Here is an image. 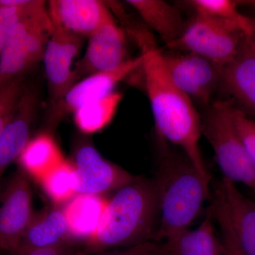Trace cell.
Listing matches in <instances>:
<instances>
[{
	"mask_svg": "<svg viewBox=\"0 0 255 255\" xmlns=\"http://www.w3.org/2000/svg\"><path fill=\"white\" fill-rule=\"evenodd\" d=\"M162 59L169 76L191 100L208 107L220 88L221 67L195 53H163Z\"/></svg>",
	"mask_w": 255,
	"mask_h": 255,
	"instance_id": "52a82bcc",
	"label": "cell"
},
{
	"mask_svg": "<svg viewBox=\"0 0 255 255\" xmlns=\"http://www.w3.org/2000/svg\"><path fill=\"white\" fill-rule=\"evenodd\" d=\"M108 199L103 196L77 194L63 209L69 241L88 243L97 233Z\"/></svg>",
	"mask_w": 255,
	"mask_h": 255,
	"instance_id": "e0dca14e",
	"label": "cell"
},
{
	"mask_svg": "<svg viewBox=\"0 0 255 255\" xmlns=\"http://www.w3.org/2000/svg\"><path fill=\"white\" fill-rule=\"evenodd\" d=\"M158 255H223L210 207L199 227L184 230L158 243Z\"/></svg>",
	"mask_w": 255,
	"mask_h": 255,
	"instance_id": "2e32d148",
	"label": "cell"
},
{
	"mask_svg": "<svg viewBox=\"0 0 255 255\" xmlns=\"http://www.w3.org/2000/svg\"><path fill=\"white\" fill-rule=\"evenodd\" d=\"M246 37L235 25L194 15L169 48L195 53L222 67L234 59Z\"/></svg>",
	"mask_w": 255,
	"mask_h": 255,
	"instance_id": "8992f818",
	"label": "cell"
},
{
	"mask_svg": "<svg viewBox=\"0 0 255 255\" xmlns=\"http://www.w3.org/2000/svg\"><path fill=\"white\" fill-rule=\"evenodd\" d=\"M67 241H70L63 209L51 208L33 216L15 254L49 248Z\"/></svg>",
	"mask_w": 255,
	"mask_h": 255,
	"instance_id": "ffe728a7",
	"label": "cell"
},
{
	"mask_svg": "<svg viewBox=\"0 0 255 255\" xmlns=\"http://www.w3.org/2000/svg\"><path fill=\"white\" fill-rule=\"evenodd\" d=\"M159 218L155 179L137 177L108 199L100 226L85 249L96 254L154 241Z\"/></svg>",
	"mask_w": 255,
	"mask_h": 255,
	"instance_id": "7a4b0ae2",
	"label": "cell"
},
{
	"mask_svg": "<svg viewBox=\"0 0 255 255\" xmlns=\"http://www.w3.org/2000/svg\"><path fill=\"white\" fill-rule=\"evenodd\" d=\"M39 184L47 197L57 206L66 204L78 194V172L73 163L66 159Z\"/></svg>",
	"mask_w": 255,
	"mask_h": 255,
	"instance_id": "cb8c5ba5",
	"label": "cell"
},
{
	"mask_svg": "<svg viewBox=\"0 0 255 255\" xmlns=\"http://www.w3.org/2000/svg\"><path fill=\"white\" fill-rule=\"evenodd\" d=\"M46 2L31 0L0 54V84L21 78L40 60L53 24Z\"/></svg>",
	"mask_w": 255,
	"mask_h": 255,
	"instance_id": "277c9868",
	"label": "cell"
},
{
	"mask_svg": "<svg viewBox=\"0 0 255 255\" xmlns=\"http://www.w3.org/2000/svg\"><path fill=\"white\" fill-rule=\"evenodd\" d=\"M88 252L86 249H76L70 255H89Z\"/></svg>",
	"mask_w": 255,
	"mask_h": 255,
	"instance_id": "d6a6232c",
	"label": "cell"
},
{
	"mask_svg": "<svg viewBox=\"0 0 255 255\" xmlns=\"http://www.w3.org/2000/svg\"><path fill=\"white\" fill-rule=\"evenodd\" d=\"M76 249L73 242L67 241L49 248L23 252L14 255H70Z\"/></svg>",
	"mask_w": 255,
	"mask_h": 255,
	"instance_id": "f546056e",
	"label": "cell"
},
{
	"mask_svg": "<svg viewBox=\"0 0 255 255\" xmlns=\"http://www.w3.org/2000/svg\"><path fill=\"white\" fill-rule=\"evenodd\" d=\"M128 59L125 32L108 6L98 27L88 37L85 55L74 68L77 80L78 82L92 74L114 70Z\"/></svg>",
	"mask_w": 255,
	"mask_h": 255,
	"instance_id": "ba28073f",
	"label": "cell"
},
{
	"mask_svg": "<svg viewBox=\"0 0 255 255\" xmlns=\"http://www.w3.org/2000/svg\"><path fill=\"white\" fill-rule=\"evenodd\" d=\"M231 110L226 100L211 104L202 118V135L214 150L223 178L245 184L255 194V164L238 135Z\"/></svg>",
	"mask_w": 255,
	"mask_h": 255,
	"instance_id": "5b68a950",
	"label": "cell"
},
{
	"mask_svg": "<svg viewBox=\"0 0 255 255\" xmlns=\"http://www.w3.org/2000/svg\"><path fill=\"white\" fill-rule=\"evenodd\" d=\"M214 221L219 225L221 231V246L223 255H248L238 241L237 236L228 216L227 208L222 191L219 185L214 189L212 203L210 206Z\"/></svg>",
	"mask_w": 255,
	"mask_h": 255,
	"instance_id": "d4e9b609",
	"label": "cell"
},
{
	"mask_svg": "<svg viewBox=\"0 0 255 255\" xmlns=\"http://www.w3.org/2000/svg\"><path fill=\"white\" fill-rule=\"evenodd\" d=\"M158 162L154 179L159 218L154 242L160 243L189 229L209 196L206 182L183 152L157 137Z\"/></svg>",
	"mask_w": 255,
	"mask_h": 255,
	"instance_id": "3957f363",
	"label": "cell"
},
{
	"mask_svg": "<svg viewBox=\"0 0 255 255\" xmlns=\"http://www.w3.org/2000/svg\"><path fill=\"white\" fill-rule=\"evenodd\" d=\"M95 255H158V243L146 242L130 248L102 252Z\"/></svg>",
	"mask_w": 255,
	"mask_h": 255,
	"instance_id": "f1b7e54d",
	"label": "cell"
},
{
	"mask_svg": "<svg viewBox=\"0 0 255 255\" xmlns=\"http://www.w3.org/2000/svg\"><path fill=\"white\" fill-rule=\"evenodd\" d=\"M126 3L136 11L146 26L155 32L169 48L182 36L187 22L173 5L163 0H127Z\"/></svg>",
	"mask_w": 255,
	"mask_h": 255,
	"instance_id": "ac0fdd59",
	"label": "cell"
},
{
	"mask_svg": "<svg viewBox=\"0 0 255 255\" xmlns=\"http://www.w3.org/2000/svg\"><path fill=\"white\" fill-rule=\"evenodd\" d=\"M219 185L242 248L247 255H255V201L245 196L234 182L224 178Z\"/></svg>",
	"mask_w": 255,
	"mask_h": 255,
	"instance_id": "d6986e66",
	"label": "cell"
},
{
	"mask_svg": "<svg viewBox=\"0 0 255 255\" xmlns=\"http://www.w3.org/2000/svg\"><path fill=\"white\" fill-rule=\"evenodd\" d=\"M231 103V102H230ZM232 106V105H231ZM232 118L238 135L255 164V122L232 106Z\"/></svg>",
	"mask_w": 255,
	"mask_h": 255,
	"instance_id": "83f0119b",
	"label": "cell"
},
{
	"mask_svg": "<svg viewBox=\"0 0 255 255\" xmlns=\"http://www.w3.org/2000/svg\"><path fill=\"white\" fill-rule=\"evenodd\" d=\"M31 0H18L16 4L0 2V54L10 33L21 18Z\"/></svg>",
	"mask_w": 255,
	"mask_h": 255,
	"instance_id": "4316f807",
	"label": "cell"
},
{
	"mask_svg": "<svg viewBox=\"0 0 255 255\" xmlns=\"http://www.w3.org/2000/svg\"><path fill=\"white\" fill-rule=\"evenodd\" d=\"M38 107L36 92L24 88L0 137V179L29 141Z\"/></svg>",
	"mask_w": 255,
	"mask_h": 255,
	"instance_id": "5bb4252c",
	"label": "cell"
},
{
	"mask_svg": "<svg viewBox=\"0 0 255 255\" xmlns=\"http://www.w3.org/2000/svg\"><path fill=\"white\" fill-rule=\"evenodd\" d=\"M122 98L121 92L114 91L75 111L74 122L79 130L82 133L93 134L105 128L113 120Z\"/></svg>",
	"mask_w": 255,
	"mask_h": 255,
	"instance_id": "7402d4cb",
	"label": "cell"
},
{
	"mask_svg": "<svg viewBox=\"0 0 255 255\" xmlns=\"http://www.w3.org/2000/svg\"><path fill=\"white\" fill-rule=\"evenodd\" d=\"M107 9L108 5L99 0H52L48 5L53 23L87 38L98 27Z\"/></svg>",
	"mask_w": 255,
	"mask_h": 255,
	"instance_id": "9a60e30c",
	"label": "cell"
},
{
	"mask_svg": "<svg viewBox=\"0 0 255 255\" xmlns=\"http://www.w3.org/2000/svg\"><path fill=\"white\" fill-rule=\"evenodd\" d=\"M239 6H245L251 11V15H248L251 18H255V0L251 1H238Z\"/></svg>",
	"mask_w": 255,
	"mask_h": 255,
	"instance_id": "4dcf8cb0",
	"label": "cell"
},
{
	"mask_svg": "<svg viewBox=\"0 0 255 255\" xmlns=\"http://www.w3.org/2000/svg\"><path fill=\"white\" fill-rule=\"evenodd\" d=\"M195 15L235 25L248 36L253 29L251 18L240 10L238 1L232 0H191L186 1Z\"/></svg>",
	"mask_w": 255,
	"mask_h": 255,
	"instance_id": "603a6c76",
	"label": "cell"
},
{
	"mask_svg": "<svg viewBox=\"0 0 255 255\" xmlns=\"http://www.w3.org/2000/svg\"><path fill=\"white\" fill-rule=\"evenodd\" d=\"M43 61L52 105L63 98L78 82L73 61L81 49L83 37L70 33L53 23Z\"/></svg>",
	"mask_w": 255,
	"mask_h": 255,
	"instance_id": "8fae6325",
	"label": "cell"
},
{
	"mask_svg": "<svg viewBox=\"0 0 255 255\" xmlns=\"http://www.w3.org/2000/svg\"><path fill=\"white\" fill-rule=\"evenodd\" d=\"M252 22H253V29H252L251 38L252 42H253V45H254L255 48V18H251Z\"/></svg>",
	"mask_w": 255,
	"mask_h": 255,
	"instance_id": "1f68e13d",
	"label": "cell"
},
{
	"mask_svg": "<svg viewBox=\"0 0 255 255\" xmlns=\"http://www.w3.org/2000/svg\"><path fill=\"white\" fill-rule=\"evenodd\" d=\"M220 89L234 108L255 122V48L250 37L234 59L221 67Z\"/></svg>",
	"mask_w": 255,
	"mask_h": 255,
	"instance_id": "4fadbf2b",
	"label": "cell"
},
{
	"mask_svg": "<svg viewBox=\"0 0 255 255\" xmlns=\"http://www.w3.org/2000/svg\"><path fill=\"white\" fill-rule=\"evenodd\" d=\"M24 88L22 77L0 84V137Z\"/></svg>",
	"mask_w": 255,
	"mask_h": 255,
	"instance_id": "484cf974",
	"label": "cell"
},
{
	"mask_svg": "<svg viewBox=\"0 0 255 255\" xmlns=\"http://www.w3.org/2000/svg\"><path fill=\"white\" fill-rule=\"evenodd\" d=\"M141 54L128 59L118 68L110 71L92 74L79 80L63 98L52 105L48 117L50 129L58 125L68 114H73L86 104L105 97L114 92V89L135 70L141 68Z\"/></svg>",
	"mask_w": 255,
	"mask_h": 255,
	"instance_id": "30bf717a",
	"label": "cell"
},
{
	"mask_svg": "<svg viewBox=\"0 0 255 255\" xmlns=\"http://www.w3.org/2000/svg\"><path fill=\"white\" fill-rule=\"evenodd\" d=\"M131 26L128 31L143 57L141 69L157 137L179 147L210 184L211 174L200 147L202 117L193 101L174 85L152 33L146 28Z\"/></svg>",
	"mask_w": 255,
	"mask_h": 255,
	"instance_id": "6da1fadb",
	"label": "cell"
},
{
	"mask_svg": "<svg viewBox=\"0 0 255 255\" xmlns=\"http://www.w3.org/2000/svg\"><path fill=\"white\" fill-rule=\"evenodd\" d=\"M31 191L27 176L20 169L0 196V249L12 255L34 216Z\"/></svg>",
	"mask_w": 255,
	"mask_h": 255,
	"instance_id": "9c48e42d",
	"label": "cell"
},
{
	"mask_svg": "<svg viewBox=\"0 0 255 255\" xmlns=\"http://www.w3.org/2000/svg\"><path fill=\"white\" fill-rule=\"evenodd\" d=\"M17 160L21 170L39 183L65 159L53 135L44 132L30 139Z\"/></svg>",
	"mask_w": 255,
	"mask_h": 255,
	"instance_id": "44dd1931",
	"label": "cell"
},
{
	"mask_svg": "<svg viewBox=\"0 0 255 255\" xmlns=\"http://www.w3.org/2000/svg\"><path fill=\"white\" fill-rule=\"evenodd\" d=\"M73 164L78 174V194L102 196L118 190L137 178L106 159L89 143L79 146Z\"/></svg>",
	"mask_w": 255,
	"mask_h": 255,
	"instance_id": "7c38bea8",
	"label": "cell"
}]
</instances>
